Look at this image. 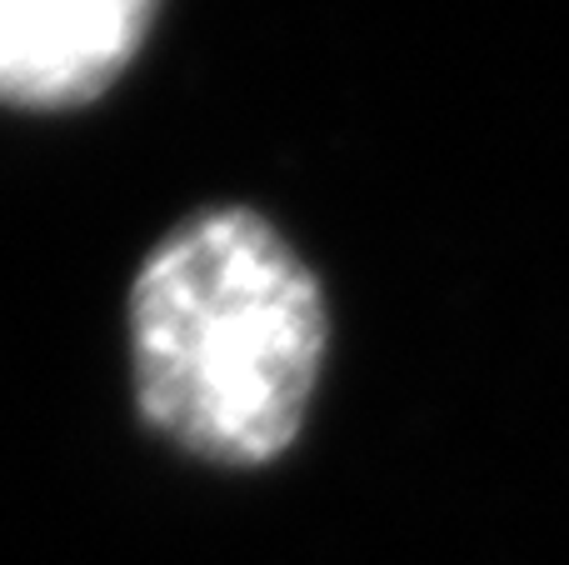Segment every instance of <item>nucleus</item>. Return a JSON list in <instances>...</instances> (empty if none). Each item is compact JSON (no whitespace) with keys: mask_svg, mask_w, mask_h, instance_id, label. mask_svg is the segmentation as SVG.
Instances as JSON below:
<instances>
[{"mask_svg":"<svg viewBox=\"0 0 569 565\" xmlns=\"http://www.w3.org/2000/svg\"><path fill=\"white\" fill-rule=\"evenodd\" d=\"M160 0H0V106L76 110L140 56Z\"/></svg>","mask_w":569,"mask_h":565,"instance_id":"obj_2","label":"nucleus"},{"mask_svg":"<svg viewBox=\"0 0 569 565\" xmlns=\"http://www.w3.org/2000/svg\"><path fill=\"white\" fill-rule=\"evenodd\" d=\"M330 316L300 250L250 206L186 216L130 280V390L156 436L210 466H270L310 416Z\"/></svg>","mask_w":569,"mask_h":565,"instance_id":"obj_1","label":"nucleus"}]
</instances>
